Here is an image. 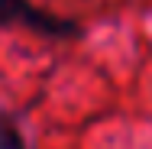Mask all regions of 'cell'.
I'll use <instances>...</instances> for the list:
<instances>
[{"instance_id":"cell-2","label":"cell","mask_w":152,"mask_h":149,"mask_svg":"<svg viewBox=\"0 0 152 149\" xmlns=\"http://www.w3.org/2000/svg\"><path fill=\"white\" fill-rule=\"evenodd\" d=\"M0 149H29V139L20 126V120L0 110Z\"/></svg>"},{"instance_id":"cell-1","label":"cell","mask_w":152,"mask_h":149,"mask_svg":"<svg viewBox=\"0 0 152 149\" xmlns=\"http://www.w3.org/2000/svg\"><path fill=\"white\" fill-rule=\"evenodd\" d=\"M0 26H20V29H29L45 39H58V42H71L84 36V23L42 10L32 0H0Z\"/></svg>"}]
</instances>
